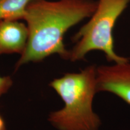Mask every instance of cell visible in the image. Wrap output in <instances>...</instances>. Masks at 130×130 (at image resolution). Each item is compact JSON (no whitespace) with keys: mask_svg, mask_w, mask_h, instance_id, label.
Returning a JSON list of instances; mask_svg holds the SVG:
<instances>
[{"mask_svg":"<svg viewBox=\"0 0 130 130\" xmlns=\"http://www.w3.org/2000/svg\"><path fill=\"white\" fill-rule=\"evenodd\" d=\"M97 3L93 0H32L24 19L28 30V42L16 69L54 54L69 60V51L64 43L65 34L71 27L90 17Z\"/></svg>","mask_w":130,"mask_h":130,"instance_id":"cell-1","label":"cell"},{"mask_svg":"<svg viewBox=\"0 0 130 130\" xmlns=\"http://www.w3.org/2000/svg\"><path fill=\"white\" fill-rule=\"evenodd\" d=\"M50 86L64 102L60 110L51 112L48 121L57 130H99L100 116L93 109L97 90L96 66L92 64L77 73H67Z\"/></svg>","mask_w":130,"mask_h":130,"instance_id":"cell-2","label":"cell"},{"mask_svg":"<svg viewBox=\"0 0 130 130\" xmlns=\"http://www.w3.org/2000/svg\"><path fill=\"white\" fill-rule=\"evenodd\" d=\"M130 0H99L91 18L73 37L76 44L69 51V60H83L89 52L100 51L104 53L108 61L115 63L129 61L119 56L114 49L113 31L121 14Z\"/></svg>","mask_w":130,"mask_h":130,"instance_id":"cell-3","label":"cell"},{"mask_svg":"<svg viewBox=\"0 0 130 130\" xmlns=\"http://www.w3.org/2000/svg\"><path fill=\"white\" fill-rule=\"evenodd\" d=\"M98 92L113 93L130 105V62L96 66Z\"/></svg>","mask_w":130,"mask_h":130,"instance_id":"cell-4","label":"cell"},{"mask_svg":"<svg viewBox=\"0 0 130 130\" xmlns=\"http://www.w3.org/2000/svg\"><path fill=\"white\" fill-rule=\"evenodd\" d=\"M28 30L17 20H0V55L22 54L27 46Z\"/></svg>","mask_w":130,"mask_h":130,"instance_id":"cell-5","label":"cell"},{"mask_svg":"<svg viewBox=\"0 0 130 130\" xmlns=\"http://www.w3.org/2000/svg\"><path fill=\"white\" fill-rule=\"evenodd\" d=\"M32 0H0V20L24 19Z\"/></svg>","mask_w":130,"mask_h":130,"instance_id":"cell-6","label":"cell"},{"mask_svg":"<svg viewBox=\"0 0 130 130\" xmlns=\"http://www.w3.org/2000/svg\"><path fill=\"white\" fill-rule=\"evenodd\" d=\"M12 84L13 81L10 77L0 76V96L7 92Z\"/></svg>","mask_w":130,"mask_h":130,"instance_id":"cell-7","label":"cell"},{"mask_svg":"<svg viewBox=\"0 0 130 130\" xmlns=\"http://www.w3.org/2000/svg\"><path fill=\"white\" fill-rule=\"evenodd\" d=\"M0 130H6L4 121L1 116H0Z\"/></svg>","mask_w":130,"mask_h":130,"instance_id":"cell-8","label":"cell"}]
</instances>
